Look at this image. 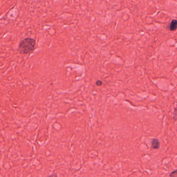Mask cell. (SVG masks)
<instances>
[{
	"instance_id": "6da1fadb",
	"label": "cell",
	"mask_w": 177,
	"mask_h": 177,
	"mask_svg": "<svg viewBox=\"0 0 177 177\" xmlns=\"http://www.w3.org/2000/svg\"><path fill=\"white\" fill-rule=\"evenodd\" d=\"M36 45V41L31 38H26L20 41L18 50L20 54H26L33 51Z\"/></svg>"
},
{
	"instance_id": "7a4b0ae2",
	"label": "cell",
	"mask_w": 177,
	"mask_h": 177,
	"mask_svg": "<svg viewBox=\"0 0 177 177\" xmlns=\"http://www.w3.org/2000/svg\"><path fill=\"white\" fill-rule=\"evenodd\" d=\"M151 147L153 149H158L160 147V142L157 138H153L151 141Z\"/></svg>"
},
{
	"instance_id": "3957f363",
	"label": "cell",
	"mask_w": 177,
	"mask_h": 177,
	"mask_svg": "<svg viewBox=\"0 0 177 177\" xmlns=\"http://www.w3.org/2000/svg\"><path fill=\"white\" fill-rule=\"evenodd\" d=\"M177 29V20H173L170 23L169 25V29L170 31H175Z\"/></svg>"
},
{
	"instance_id": "277c9868",
	"label": "cell",
	"mask_w": 177,
	"mask_h": 177,
	"mask_svg": "<svg viewBox=\"0 0 177 177\" xmlns=\"http://www.w3.org/2000/svg\"><path fill=\"white\" fill-rule=\"evenodd\" d=\"M169 177H177V169L172 171L169 175Z\"/></svg>"
},
{
	"instance_id": "5b68a950",
	"label": "cell",
	"mask_w": 177,
	"mask_h": 177,
	"mask_svg": "<svg viewBox=\"0 0 177 177\" xmlns=\"http://www.w3.org/2000/svg\"><path fill=\"white\" fill-rule=\"evenodd\" d=\"M174 118L175 120H177V107L175 109V112H174Z\"/></svg>"
},
{
	"instance_id": "8992f818",
	"label": "cell",
	"mask_w": 177,
	"mask_h": 177,
	"mask_svg": "<svg viewBox=\"0 0 177 177\" xmlns=\"http://www.w3.org/2000/svg\"><path fill=\"white\" fill-rule=\"evenodd\" d=\"M96 84L97 86H100L102 85V82L101 81L98 80L96 82Z\"/></svg>"
},
{
	"instance_id": "52a82bcc",
	"label": "cell",
	"mask_w": 177,
	"mask_h": 177,
	"mask_svg": "<svg viewBox=\"0 0 177 177\" xmlns=\"http://www.w3.org/2000/svg\"><path fill=\"white\" fill-rule=\"evenodd\" d=\"M57 177V175L56 174H52L51 175H49L48 177Z\"/></svg>"
}]
</instances>
